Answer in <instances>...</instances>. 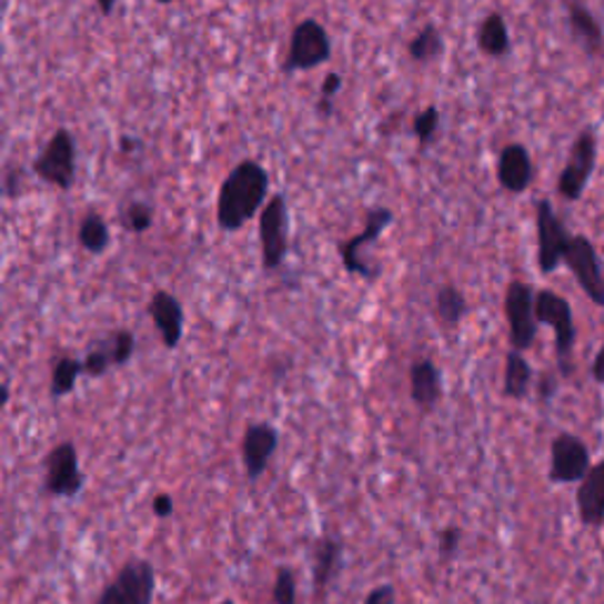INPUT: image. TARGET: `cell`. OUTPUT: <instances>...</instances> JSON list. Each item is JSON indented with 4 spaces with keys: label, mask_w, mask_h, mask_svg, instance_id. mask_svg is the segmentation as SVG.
Listing matches in <instances>:
<instances>
[{
    "label": "cell",
    "mask_w": 604,
    "mask_h": 604,
    "mask_svg": "<svg viewBox=\"0 0 604 604\" xmlns=\"http://www.w3.org/2000/svg\"><path fill=\"white\" fill-rule=\"evenodd\" d=\"M595 165H597V135L591 128H585L576 135L570 159H566L557 178L560 197L564 201H578L595 173Z\"/></svg>",
    "instance_id": "30bf717a"
},
{
    "label": "cell",
    "mask_w": 604,
    "mask_h": 604,
    "mask_svg": "<svg viewBox=\"0 0 604 604\" xmlns=\"http://www.w3.org/2000/svg\"><path fill=\"white\" fill-rule=\"evenodd\" d=\"M272 602L274 604H298V578L289 564H281L276 570Z\"/></svg>",
    "instance_id": "f1b7e54d"
},
{
    "label": "cell",
    "mask_w": 604,
    "mask_h": 604,
    "mask_svg": "<svg viewBox=\"0 0 604 604\" xmlns=\"http://www.w3.org/2000/svg\"><path fill=\"white\" fill-rule=\"evenodd\" d=\"M434 308H437V316L446 326H459L467 316V300L456 286H442L434 298Z\"/></svg>",
    "instance_id": "484cf974"
},
{
    "label": "cell",
    "mask_w": 604,
    "mask_h": 604,
    "mask_svg": "<svg viewBox=\"0 0 604 604\" xmlns=\"http://www.w3.org/2000/svg\"><path fill=\"white\" fill-rule=\"evenodd\" d=\"M536 321L543 326H551L555 333V352L562 373L572 371V352L576 345V324L570 300L557 295L551 289L536 293Z\"/></svg>",
    "instance_id": "3957f363"
},
{
    "label": "cell",
    "mask_w": 604,
    "mask_h": 604,
    "mask_svg": "<svg viewBox=\"0 0 604 604\" xmlns=\"http://www.w3.org/2000/svg\"><path fill=\"white\" fill-rule=\"evenodd\" d=\"M151 513H154L159 520L173 517L175 513V501L170 494H157L154 501H151Z\"/></svg>",
    "instance_id": "e575fe53"
},
{
    "label": "cell",
    "mask_w": 604,
    "mask_h": 604,
    "mask_svg": "<svg viewBox=\"0 0 604 604\" xmlns=\"http://www.w3.org/2000/svg\"><path fill=\"white\" fill-rule=\"evenodd\" d=\"M392 222H394V213L390 211V208H383V205L371 208V211L366 213L364 230L359 232L356 236L338 243L340 262H343L348 274L362 276L364 281H375L378 276H381V268H373V264H369L364 251L383 236V232L387 230V226H392Z\"/></svg>",
    "instance_id": "277c9868"
},
{
    "label": "cell",
    "mask_w": 604,
    "mask_h": 604,
    "mask_svg": "<svg viewBox=\"0 0 604 604\" xmlns=\"http://www.w3.org/2000/svg\"><path fill=\"white\" fill-rule=\"evenodd\" d=\"M553 378L551 375H543V385H541V394L545 396V400H547V396H551L553 394Z\"/></svg>",
    "instance_id": "8d00e7d4"
},
{
    "label": "cell",
    "mask_w": 604,
    "mask_h": 604,
    "mask_svg": "<svg viewBox=\"0 0 604 604\" xmlns=\"http://www.w3.org/2000/svg\"><path fill=\"white\" fill-rule=\"evenodd\" d=\"M505 319L510 329V345L517 352H524L534 345L538 333L536 321V291L524 281H513L505 289Z\"/></svg>",
    "instance_id": "ba28073f"
},
{
    "label": "cell",
    "mask_w": 604,
    "mask_h": 604,
    "mask_svg": "<svg viewBox=\"0 0 604 604\" xmlns=\"http://www.w3.org/2000/svg\"><path fill=\"white\" fill-rule=\"evenodd\" d=\"M576 505L583 524L600 526L604 522V461L591 467L588 475L583 477L576 494Z\"/></svg>",
    "instance_id": "ffe728a7"
},
{
    "label": "cell",
    "mask_w": 604,
    "mask_h": 604,
    "mask_svg": "<svg viewBox=\"0 0 604 604\" xmlns=\"http://www.w3.org/2000/svg\"><path fill=\"white\" fill-rule=\"evenodd\" d=\"M591 375H593L595 383L604 385V343H602V348H600V352L595 356V362L591 366Z\"/></svg>",
    "instance_id": "d590c367"
},
{
    "label": "cell",
    "mask_w": 604,
    "mask_h": 604,
    "mask_svg": "<svg viewBox=\"0 0 604 604\" xmlns=\"http://www.w3.org/2000/svg\"><path fill=\"white\" fill-rule=\"evenodd\" d=\"M157 3H161V6H170V3H178V0H157Z\"/></svg>",
    "instance_id": "ab89813d"
},
{
    "label": "cell",
    "mask_w": 604,
    "mask_h": 604,
    "mask_svg": "<svg viewBox=\"0 0 604 604\" xmlns=\"http://www.w3.org/2000/svg\"><path fill=\"white\" fill-rule=\"evenodd\" d=\"M364 604H396V588L392 583H381L366 595Z\"/></svg>",
    "instance_id": "836d02e7"
},
{
    "label": "cell",
    "mask_w": 604,
    "mask_h": 604,
    "mask_svg": "<svg viewBox=\"0 0 604 604\" xmlns=\"http://www.w3.org/2000/svg\"><path fill=\"white\" fill-rule=\"evenodd\" d=\"M279 430L272 423H251L243 430L241 437V461L245 470V480L258 482L264 470L270 467L274 453L279 449Z\"/></svg>",
    "instance_id": "5bb4252c"
},
{
    "label": "cell",
    "mask_w": 604,
    "mask_h": 604,
    "mask_svg": "<svg viewBox=\"0 0 604 604\" xmlns=\"http://www.w3.org/2000/svg\"><path fill=\"white\" fill-rule=\"evenodd\" d=\"M343 564V543L333 536H321L312 547V583L316 595H324L331 581L338 576Z\"/></svg>",
    "instance_id": "d6986e66"
},
{
    "label": "cell",
    "mask_w": 604,
    "mask_h": 604,
    "mask_svg": "<svg viewBox=\"0 0 604 604\" xmlns=\"http://www.w3.org/2000/svg\"><path fill=\"white\" fill-rule=\"evenodd\" d=\"M33 173L43 182L69 192L76 182V142L67 128L52 132L41 154L33 159Z\"/></svg>",
    "instance_id": "9c48e42d"
},
{
    "label": "cell",
    "mask_w": 604,
    "mask_h": 604,
    "mask_svg": "<svg viewBox=\"0 0 604 604\" xmlns=\"http://www.w3.org/2000/svg\"><path fill=\"white\" fill-rule=\"evenodd\" d=\"M477 48L486 57H505L513 50V41H510V31L505 24V17L501 12H489L477 29Z\"/></svg>",
    "instance_id": "44dd1931"
},
{
    "label": "cell",
    "mask_w": 604,
    "mask_h": 604,
    "mask_svg": "<svg viewBox=\"0 0 604 604\" xmlns=\"http://www.w3.org/2000/svg\"><path fill=\"white\" fill-rule=\"evenodd\" d=\"M536 234H538V270L541 274H553L564 260V251L572 241V234L547 199H541L536 203Z\"/></svg>",
    "instance_id": "8fae6325"
},
{
    "label": "cell",
    "mask_w": 604,
    "mask_h": 604,
    "mask_svg": "<svg viewBox=\"0 0 604 604\" xmlns=\"http://www.w3.org/2000/svg\"><path fill=\"white\" fill-rule=\"evenodd\" d=\"M409 383H411V400L419 409L432 411L442 402V394H444L442 371L432 362V359H419V362L411 364Z\"/></svg>",
    "instance_id": "e0dca14e"
},
{
    "label": "cell",
    "mask_w": 604,
    "mask_h": 604,
    "mask_svg": "<svg viewBox=\"0 0 604 604\" xmlns=\"http://www.w3.org/2000/svg\"><path fill=\"white\" fill-rule=\"evenodd\" d=\"M562 262L570 268L583 293L588 295L595 305L604 308V272H602V264H600L593 241L583 234L572 236Z\"/></svg>",
    "instance_id": "7c38bea8"
},
{
    "label": "cell",
    "mask_w": 604,
    "mask_h": 604,
    "mask_svg": "<svg viewBox=\"0 0 604 604\" xmlns=\"http://www.w3.org/2000/svg\"><path fill=\"white\" fill-rule=\"evenodd\" d=\"M262 268L268 272L279 270L289 255V201L283 194H274L264 203L258 218Z\"/></svg>",
    "instance_id": "5b68a950"
},
{
    "label": "cell",
    "mask_w": 604,
    "mask_h": 604,
    "mask_svg": "<svg viewBox=\"0 0 604 604\" xmlns=\"http://www.w3.org/2000/svg\"><path fill=\"white\" fill-rule=\"evenodd\" d=\"M98 3H100V10H102V14H104V17H109V14L113 12V8H117V3H119V0H98Z\"/></svg>",
    "instance_id": "74e56055"
},
{
    "label": "cell",
    "mask_w": 604,
    "mask_h": 604,
    "mask_svg": "<svg viewBox=\"0 0 604 604\" xmlns=\"http://www.w3.org/2000/svg\"><path fill=\"white\" fill-rule=\"evenodd\" d=\"M340 88H343V76L331 71L324 83H321V94L316 100V111L321 113L324 119H331L333 111H335V94L340 92Z\"/></svg>",
    "instance_id": "1f68e13d"
},
{
    "label": "cell",
    "mask_w": 604,
    "mask_h": 604,
    "mask_svg": "<svg viewBox=\"0 0 604 604\" xmlns=\"http://www.w3.org/2000/svg\"><path fill=\"white\" fill-rule=\"evenodd\" d=\"M154 224V208L144 201H132L123 213V226L132 234H147Z\"/></svg>",
    "instance_id": "83f0119b"
},
{
    "label": "cell",
    "mask_w": 604,
    "mask_h": 604,
    "mask_svg": "<svg viewBox=\"0 0 604 604\" xmlns=\"http://www.w3.org/2000/svg\"><path fill=\"white\" fill-rule=\"evenodd\" d=\"M46 477L43 491L54 499H73L85 486V472L81 470L79 449L73 442H62L48 451L43 461Z\"/></svg>",
    "instance_id": "52a82bcc"
},
{
    "label": "cell",
    "mask_w": 604,
    "mask_h": 604,
    "mask_svg": "<svg viewBox=\"0 0 604 604\" xmlns=\"http://www.w3.org/2000/svg\"><path fill=\"white\" fill-rule=\"evenodd\" d=\"M85 375L83 359H73V356H60L52 364L50 373V396L52 400H62V396H69L76 390V383L79 378Z\"/></svg>",
    "instance_id": "603a6c76"
},
{
    "label": "cell",
    "mask_w": 604,
    "mask_h": 604,
    "mask_svg": "<svg viewBox=\"0 0 604 604\" xmlns=\"http://www.w3.org/2000/svg\"><path fill=\"white\" fill-rule=\"evenodd\" d=\"M104 343L111 352V359H113V366H125L132 354H135V345H138V340L135 335H132L130 331L121 329L117 333H111L109 338H104Z\"/></svg>",
    "instance_id": "f546056e"
},
{
    "label": "cell",
    "mask_w": 604,
    "mask_h": 604,
    "mask_svg": "<svg viewBox=\"0 0 604 604\" xmlns=\"http://www.w3.org/2000/svg\"><path fill=\"white\" fill-rule=\"evenodd\" d=\"M534 371L528 366L522 352L510 350L505 356V371H503V394L507 400H524L532 387Z\"/></svg>",
    "instance_id": "7402d4cb"
},
{
    "label": "cell",
    "mask_w": 604,
    "mask_h": 604,
    "mask_svg": "<svg viewBox=\"0 0 604 604\" xmlns=\"http://www.w3.org/2000/svg\"><path fill=\"white\" fill-rule=\"evenodd\" d=\"M331 38L324 24H319L316 19H302V22L293 29L291 46L286 60L281 64L283 73H298V71H312L331 60Z\"/></svg>",
    "instance_id": "8992f818"
},
{
    "label": "cell",
    "mask_w": 604,
    "mask_h": 604,
    "mask_svg": "<svg viewBox=\"0 0 604 604\" xmlns=\"http://www.w3.org/2000/svg\"><path fill=\"white\" fill-rule=\"evenodd\" d=\"M218 604H236V602H234V600H232V597H224V600H220V602H218Z\"/></svg>",
    "instance_id": "f35d334b"
},
{
    "label": "cell",
    "mask_w": 604,
    "mask_h": 604,
    "mask_svg": "<svg viewBox=\"0 0 604 604\" xmlns=\"http://www.w3.org/2000/svg\"><path fill=\"white\" fill-rule=\"evenodd\" d=\"M83 366H85V375H90V378H102L111 369H117L113 366V359H111V352H109L104 340H100V343H94L88 350V354L83 356Z\"/></svg>",
    "instance_id": "4dcf8cb0"
},
{
    "label": "cell",
    "mask_w": 604,
    "mask_h": 604,
    "mask_svg": "<svg viewBox=\"0 0 604 604\" xmlns=\"http://www.w3.org/2000/svg\"><path fill=\"white\" fill-rule=\"evenodd\" d=\"M149 316L163 340L165 350H178L184 335V310L182 302L168 291H157L149 300Z\"/></svg>",
    "instance_id": "2e32d148"
},
{
    "label": "cell",
    "mask_w": 604,
    "mask_h": 604,
    "mask_svg": "<svg viewBox=\"0 0 604 604\" xmlns=\"http://www.w3.org/2000/svg\"><path fill=\"white\" fill-rule=\"evenodd\" d=\"M444 52V36L437 24H425L409 41V57L419 64H430L440 60Z\"/></svg>",
    "instance_id": "cb8c5ba5"
},
{
    "label": "cell",
    "mask_w": 604,
    "mask_h": 604,
    "mask_svg": "<svg viewBox=\"0 0 604 604\" xmlns=\"http://www.w3.org/2000/svg\"><path fill=\"white\" fill-rule=\"evenodd\" d=\"M440 121H442V113H440V109L434 107V104L425 107L421 113H415V119H413V135H415V140L421 142L423 149H427L430 142H432V138L437 135Z\"/></svg>",
    "instance_id": "4316f807"
},
{
    "label": "cell",
    "mask_w": 604,
    "mask_h": 604,
    "mask_svg": "<svg viewBox=\"0 0 604 604\" xmlns=\"http://www.w3.org/2000/svg\"><path fill=\"white\" fill-rule=\"evenodd\" d=\"M591 472V453L576 434L562 432L551 446V482L553 484H574L583 482Z\"/></svg>",
    "instance_id": "4fadbf2b"
},
{
    "label": "cell",
    "mask_w": 604,
    "mask_h": 604,
    "mask_svg": "<svg viewBox=\"0 0 604 604\" xmlns=\"http://www.w3.org/2000/svg\"><path fill=\"white\" fill-rule=\"evenodd\" d=\"M270 194L268 168L253 159L241 161L220 184L218 194V224L222 232H239L258 213Z\"/></svg>",
    "instance_id": "6da1fadb"
},
{
    "label": "cell",
    "mask_w": 604,
    "mask_h": 604,
    "mask_svg": "<svg viewBox=\"0 0 604 604\" xmlns=\"http://www.w3.org/2000/svg\"><path fill=\"white\" fill-rule=\"evenodd\" d=\"M157 570L142 557H130L117 572L94 604H154Z\"/></svg>",
    "instance_id": "7a4b0ae2"
},
{
    "label": "cell",
    "mask_w": 604,
    "mask_h": 604,
    "mask_svg": "<svg viewBox=\"0 0 604 604\" xmlns=\"http://www.w3.org/2000/svg\"><path fill=\"white\" fill-rule=\"evenodd\" d=\"M79 243L90 255H102L111 245L109 224L100 213H88L79 224Z\"/></svg>",
    "instance_id": "d4e9b609"
},
{
    "label": "cell",
    "mask_w": 604,
    "mask_h": 604,
    "mask_svg": "<svg viewBox=\"0 0 604 604\" xmlns=\"http://www.w3.org/2000/svg\"><path fill=\"white\" fill-rule=\"evenodd\" d=\"M566 19H570V31L581 50L588 57H600L604 52V33L595 14L578 0H570L566 3Z\"/></svg>",
    "instance_id": "ac0fdd59"
},
{
    "label": "cell",
    "mask_w": 604,
    "mask_h": 604,
    "mask_svg": "<svg viewBox=\"0 0 604 604\" xmlns=\"http://www.w3.org/2000/svg\"><path fill=\"white\" fill-rule=\"evenodd\" d=\"M461 538H463L461 526L442 528V532L437 534V553H440V557L451 560L453 555H456L459 547H461Z\"/></svg>",
    "instance_id": "d6a6232c"
},
{
    "label": "cell",
    "mask_w": 604,
    "mask_h": 604,
    "mask_svg": "<svg viewBox=\"0 0 604 604\" xmlns=\"http://www.w3.org/2000/svg\"><path fill=\"white\" fill-rule=\"evenodd\" d=\"M496 175H499V184L507 194H524L526 189L532 187L536 175L528 149L520 142L505 144L499 154Z\"/></svg>",
    "instance_id": "9a60e30c"
}]
</instances>
